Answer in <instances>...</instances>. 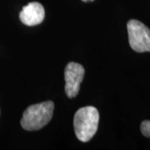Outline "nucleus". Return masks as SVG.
Masks as SVG:
<instances>
[{"label":"nucleus","instance_id":"1","mask_svg":"<svg viewBox=\"0 0 150 150\" xmlns=\"http://www.w3.org/2000/svg\"><path fill=\"white\" fill-rule=\"evenodd\" d=\"M99 121V113L95 107L87 106L79 108L74 118V132L81 142H88L96 134Z\"/></svg>","mask_w":150,"mask_h":150},{"label":"nucleus","instance_id":"2","mask_svg":"<svg viewBox=\"0 0 150 150\" xmlns=\"http://www.w3.org/2000/svg\"><path fill=\"white\" fill-rule=\"evenodd\" d=\"M54 103L52 101L30 105L24 111L21 119L23 129L34 131L43 128L52 119Z\"/></svg>","mask_w":150,"mask_h":150},{"label":"nucleus","instance_id":"3","mask_svg":"<svg viewBox=\"0 0 150 150\" xmlns=\"http://www.w3.org/2000/svg\"><path fill=\"white\" fill-rule=\"evenodd\" d=\"M129 42L137 53L150 52V29L142 22L131 19L127 23Z\"/></svg>","mask_w":150,"mask_h":150},{"label":"nucleus","instance_id":"4","mask_svg":"<svg viewBox=\"0 0 150 150\" xmlns=\"http://www.w3.org/2000/svg\"><path fill=\"white\" fill-rule=\"evenodd\" d=\"M85 70L84 68L78 63H69L64 71L65 93L68 98H73L78 95Z\"/></svg>","mask_w":150,"mask_h":150},{"label":"nucleus","instance_id":"5","mask_svg":"<svg viewBox=\"0 0 150 150\" xmlns=\"http://www.w3.org/2000/svg\"><path fill=\"white\" fill-rule=\"evenodd\" d=\"M45 11L43 6L38 3L32 2L24 6L19 13L21 22L27 26H35L40 24L44 19Z\"/></svg>","mask_w":150,"mask_h":150},{"label":"nucleus","instance_id":"6","mask_svg":"<svg viewBox=\"0 0 150 150\" xmlns=\"http://www.w3.org/2000/svg\"><path fill=\"white\" fill-rule=\"evenodd\" d=\"M140 129L144 136L150 139V120L143 121L140 126Z\"/></svg>","mask_w":150,"mask_h":150},{"label":"nucleus","instance_id":"7","mask_svg":"<svg viewBox=\"0 0 150 150\" xmlns=\"http://www.w3.org/2000/svg\"><path fill=\"white\" fill-rule=\"evenodd\" d=\"M82 1H83V2H92L93 0H82Z\"/></svg>","mask_w":150,"mask_h":150}]
</instances>
